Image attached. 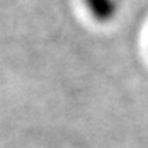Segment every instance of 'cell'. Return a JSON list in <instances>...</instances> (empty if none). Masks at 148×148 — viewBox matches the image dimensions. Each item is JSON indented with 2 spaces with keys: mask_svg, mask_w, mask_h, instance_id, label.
I'll use <instances>...</instances> for the list:
<instances>
[{
  "mask_svg": "<svg viewBox=\"0 0 148 148\" xmlns=\"http://www.w3.org/2000/svg\"><path fill=\"white\" fill-rule=\"evenodd\" d=\"M84 5L96 22L106 24L118 14L121 0H84Z\"/></svg>",
  "mask_w": 148,
  "mask_h": 148,
  "instance_id": "1",
  "label": "cell"
}]
</instances>
